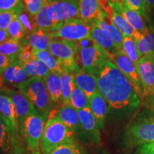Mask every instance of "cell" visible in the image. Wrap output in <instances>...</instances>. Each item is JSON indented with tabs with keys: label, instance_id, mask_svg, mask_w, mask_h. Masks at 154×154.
Masks as SVG:
<instances>
[{
	"label": "cell",
	"instance_id": "7",
	"mask_svg": "<svg viewBox=\"0 0 154 154\" xmlns=\"http://www.w3.org/2000/svg\"><path fill=\"white\" fill-rule=\"evenodd\" d=\"M48 50L68 71L74 73L79 68L77 63V42L55 38L50 44Z\"/></svg>",
	"mask_w": 154,
	"mask_h": 154
},
{
	"label": "cell",
	"instance_id": "17",
	"mask_svg": "<svg viewBox=\"0 0 154 154\" xmlns=\"http://www.w3.org/2000/svg\"><path fill=\"white\" fill-rule=\"evenodd\" d=\"M28 79L29 76L23 69L22 63L17 59L0 78V87H2L4 85H8L18 88L19 85Z\"/></svg>",
	"mask_w": 154,
	"mask_h": 154
},
{
	"label": "cell",
	"instance_id": "32",
	"mask_svg": "<svg viewBox=\"0 0 154 154\" xmlns=\"http://www.w3.org/2000/svg\"><path fill=\"white\" fill-rule=\"evenodd\" d=\"M24 46L21 42L9 38L7 41L0 44V54L9 57H18Z\"/></svg>",
	"mask_w": 154,
	"mask_h": 154
},
{
	"label": "cell",
	"instance_id": "49",
	"mask_svg": "<svg viewBox=\"0 0 154 154\" xmlns=\"http://www.w3.org/2000/svg\"><path fill=\"white\" fill-rule=\"evenodd\" d=\"M118 2H119V5H120L121 8H122V7H126L127 6L126 0H118Z\"/></svg>",
	"mask_w": 154,
	"mask_h": 154
},
{
	"label": "cell",
	"instance_id": "28",
	"mask_svg": "<svg viewBox=\"0 0 154 154\" xmlns=\"http://www.w3.org/2000/svg\"><path fill=\"white\" fill-rule=\"evenodd\" d=\"M61 84V103L62 105L70 104V99L75 86L74 73L65 70L60 74Z\"/></svg>",
	"mask_w": 154,
	"mask_h": 154
},
{
	"label": "cell",
	"instance_id": "4",
	"mask_svg": "<svg viewBox=\"0 0 154 154\" xmlns=\"http://www.w3.org/2000/svg\"><path fill=\"white\" fill-rule=\"evenodd\" d=\"M77 44V60L85 72L95 75L107 61L110 60L107 54L91 37L78 42Z\"/></svg>",
	"mask_w": 154,
	"mask_h": 154
},
{
	"label": "cell",
	"instance_id": "43",
	"mask_svg": "<svg viewBox=\"0 0 154 154\" xmlns=\"http://www.w3.org/2000/svg\"><path fill=\"white\" fill-rule=\"evenodd\" d=\"M18 57H9L0 54V78L2 76L4 73L6 72L7 69L16 61Z\"/></svg>",
	"mask_w": 154,
	"mask_h": 154
},
{
	"label": "cell",
	"instance_id": "14",
	"mask_svg": "<svg viewBox=\"0 0 154 154\" xmlns=\"http://www.w3.org/2000/svg\"><path fill=\"white\" fill-rule=\"evenodd\" d=\"M79 19L96 26L106 16L100 7L99 0H79Z\"/></svg>",
	"mask_w": 154,
	"mask_h": 154
},
{
	"label": "cell",
	"instance_id": "21",
	"mask_svg": "<svg viewBox=\"0 0 154 154\" xmlns=\"http://www.w3.org/2000/svg\"><path fill=\"white\" fill-rule=\"evenodd\" d=\"M74 76L75 85L82 90L88 98L99 91L95 75L86 72L79 67L74 72Z\"/></svg>",
	"mask_w": 154,
	"mask_h": 154
},
{
	"label": "cell",
	"instance_id": "3",
	"mask_svg": "<svg viewBox=\"0 0 154 154\" xmlns=\"http://www.w3.org/2000/svg\"><path fill=\"white\" fill-rule=\"evenodd\" d=\"M19 91L27 99L44 119H48L53 104L48 94L44 78L31 77L19 86Z\"/></svg>",
	"mask_w": 154,
	"mask_h": 154
},
{
	"label": "cell",
	"instance_id": "30",
	"mask_svg": "<svg viewBox=\"0 0 154 154\" xmlns=\"http://www.w3.org/2000/svg\"><path fill=\"white\" fill-rule=\"evenodd\" d=\"M135 43L140 57L147 56L154 51V33L150 30L148 33L141 34Z\"/></svg>",
	"mask_w": 154,
	"mask_h": 154
},
{
	"label": "cell",
	"instance_id": "1",
	"mask_svg": "<svg viewBox=\"0 0 154 154\" xmlns=\"http://www.w3.org/2000/svg\"><path fill=\"white\" fill-rule=\"evenodd\" d=\"M99 91L111 108L116 111H134L140 98L128 79L111 60L95 74Z\"/></svg>",
	"mask_w": 154,
	"mask_h": 154
},
{
	"label": "cell",
	"instance_id": "27",
	"mask_svg": "<svg viewBox=\"0 0 154 154\" xmlns=\"http://www.w3.org/2000/svg\"><path fill=\"white\" fill-rule=\"evenodd\" d=\"M97 26L113 40L116 47L119 50H122L124 36L117 29L109 17L106 16L103 20L98 23Z\"/></svg>",
	"mask_w": 154,
	"mask_h": 154
},
{
	"label": "cell",
	"instance_id": "15",
	"mask_svg": "<svg viewBox=\"0 0 154 154\" xmlns=\"http://www.w3.org/2000/svg\"><path fill=\"white\" fill-rule=\"evenodd\" d=\"M55 116L59 117L63 124L76 134V136L80 138L84 137V134L82 128V125H81L78 111L74 109L72 105H62L59 108V110L56 111Z\"/></svg>",
	"mask_w": 154,
	"mask_h": 154
},
{
	"label": "cell",
	"instance_id": "52",
	"mask_svg": "<svg viewBox=\"0 0 154 154\" xmlns=\"http://www.w3.org/2000/svg\"><path fill=\"white\" fill-rule=\"evenodd\" d=\"M29 154H41V153H29Z\"/></svg>",
	"mask_w": 154,
	"mask_h": 154
},
{
	"label": "cell",
	"instance_id": "29",
	"mask_svg": "<svg viewBox=\"0 0 154 154\" xmlns=\"http://www.w3.org/2000/svg\"><path fill=\"white\" fill-rule=\"evenodd\" d=\"M22 65L29 77L44 78L51 72L49 69L36 58L28 62L22 63Z\"/></svg>",
	"mask_w": 154,
	"mask_h": 154
},
{
	"label": "cell",
	"instance_id": "50",
	"mask_svg": "<svg viewBox=\"0 0 154 154\" xmlns=\"http://www.w3.org/2000/svg\"><path fill=\"white\" fill-rule=\"evenodd\" d=\"M146 57L149 58L150 60H151L154 64V51L151 52V54H148L147 56H146Z\"/></svg>",
	"mask_w": 154,
	"mask_h": 154
},
{
	"label": "cell",
	"instance_id": "46",
	"mask_svg": "<svg viewBox=\"0 0 154 154\" xmlns=\"http://www.w3.org/2000/svg\"><path fill=\"white\" fill-rule=\"evenodd\" d=\"M9 34L7 33V31L0 29V44L2 43V42L7 41V39H9Z\"/></svg>",
	"mask_w": 154,
	"mask_h": 154
},
{
	"label": "cell",
	"instance_id": "44",
	"mask_svg": "<svg viewBox=\"0 0 154 154\" xmlns=\"http://www.w3.org/2000/svg\"><path fill=\"white\" fill-rule=\"evenodd\" d=\"M135 154H154V143L140 146Z\"/></svg>",
	"mask_w": 154,
	"mask_h": 154
},
{
	"label": "cell",
	"instance_id": "45",
	"mask_svg": "<svg viewBox=\"0 0 154 154\" xmlns=\"http://www.w3.org/2000/svg\"><path fill=\"white\" fill-rule=\"evenodd\" d=\"M145 2L148 12H149V15L151 16V13L154 11V0H145Z\"/></svg>",
	"mask_w": 154,
	"mask_h": 154
},
{
	"label": "cell",
	"instance_id": "33",
	"mask_svg": "<svg viewBox=\"0 0 154 154\" xmlns=\"http://www.w3.org/2000/svg\"><path fill=\"white\" fill-rule=\"evenodd\" d=\"M70 104L77 111L89 106L88 98L85 93L75 85L70 99Z\"/></svg>",
	"mask_w": 154,
	"mask_h": 154
},
{
	"label": "cell",
	"instance_id": "6",
	"mask_svg": "<svg viewBox=\"0 0 154 154\" xmlns=\"http://www.w3.org/2000/svg\"><path fill=\"white\" fill-rule=\"evenodd\" d=\"M94 26L80 19H73L58 24L52 35L55 38L78 42L91 38Z\"/></svg>",
	"mask_w": 154,
	"mask_h": 154
},
{
	"label": "cell",
	"instance_id": "31",
	"mask_svg": "<svg viewBox=\"0 0 154 154\" xmlns=\"http://www.w3.org/2000/svg\"><path fill=\"white\" fill-rule=\"evenodd\" d=\"M48 3L34 17L37 29L45 31V32L54 33L57 29V26L54 23L48 16Z\"/></svg>",
	"mask_w": 154,
	"mask_h": 154
},
{
	"label": "cell",
	"instance_id": "36",
	"mask_svg": "<svg viewBox=\"0 0 154 154\" xmlns=\"http://www.w3.org/2000/svg\"><path fill=\"white\" fill-rule=\"evenodd\" d=\"M7 33L11 39L21 42L26 36L22 24L19 22L18 17L15 19L7 29Z\"/></svg>",
	"mask_w": 154,
	"mask_h": 154
},
{
	"label": "cell",
	"instance_id": "39",
	"mask_svg": "<svg viewBox=\"0 0 154 154\" xmlns=\"http://www.w3.org/2000/svg\"><path fill=\"white\" fill-rule=\"evenodd\" d=\"M24 8L31 15L35 17L49 2V0H23Z\"/></svg>",
	"mask_w": 154,
	"mask_h": 154
},
{
	"label": "cell",
	"instance_id": "40",
	"mask_svg": "<svg viewBox=\"0 0 154 154\" xmlns=\"http://www.w3.org/2000/svg\"><path fill=\"white\" fill-rule=\"evenodd\" d=\"M49 154H84L78 143H69L60 146Z\"/></svg>",
	"mask_w": 154,
	"mask_h": 154
},
{
	"label": "cell",
	"instance_id": "5",
	"mask_svg": "<svg viewBox=\"0 0 154 154\" xmlns=\"http://www.w3.org/2000/svg\"><path fill=\"white\" fill-rule=\"evenodd\" d=\"M45 119L38 113H34L25 119L19 128L23 141L31 153H40V142L43 134Z\"/></svg>",
	"mask_w": 154,
	"mask_h": 154
},
{
	"label": "cell",
	"instance_id": "24",
	"mask_svg": "<svg viewBox=\"0 0 154 154\" xmlns=\"http://www.w3.org/2000/svg\"><path fill=\"white\" fill-rule=\"evenodd\" d=\"M119 13L122 14L131 26L140 34H145L150 31V29L146 24L145 19L137 11L126 6L119 9Z\"/></svg>",
	"mask_w": 154,
	"mask_h": 154
},
{
	"label": "cell",
	"instance_id": "53",
	"mask_svg": "<svg viewBox=\"0 0 154 154\" xmlns=\"http://www.w3.org/2000/svg\"><path fill=\"white\" fill-rule=\"evenodd\" d=\"M73 1L76 2H79V0H73Z\"/></svg>",
	"mask_w": 154,
	"mask_h": 154
},
{
	"label": "cell",
	"instance_id": "10",
	"mask_svg": "<svg viewBox=\"0 0 154 154\" xmlns=\"http://www.w3.org/2000/svg\"><path fill=\"white\" fill-rule=\"evenodd\" d=\"M111 61L128 79L140 99H143V88L136 65L127 57L122 50H120Z\"/></svg>",
	"mask_w": 154,
	"mask_h": 154
},
{
	"label": "cell",
	"instance_id": "22",
	"mask_svg": "<svg viewBox=\"0 0 154 154\" xmlns=\"http://www.w3.org/2000/svg\"><path fill=\"white\" fill-rule=\"evenodd\" d=\"M91 38L107 54L110 60H111V59L120 51L116 47L113 40L97 25H96L92 29Z\"/></svg>",
	"mask_w": 154,
	"mask_h": 154
},
{
	"label": "cell",
	"instance_id": "51",
	"mask_svg": "<svg viewBox=\"0 0 154 154\" xmlns=\"http://www.w3.org/2000/svg\"><path fill=\"white\" fill-rule=\"evenodd\" d=\"M151 30L152 31V32H153V33H154V27H153H153H152L151 29Z\"/></svg>",
	"mask_w": 154,
	"mask_h": 154
},
{
	"label": "cell",
	"instance_id": "25",
	"mask_svg": "<svg viewBox=\"0 0 154 154\" xmlns=\"http://www.w3.org/2000/svg\"><path fill=\"white\" fill-rule=\"evenodd\" d=\"M34 54H35L36 59L42 61L49 69L51 72L60 75L65 70H67L64 68L62 63L58 60L49 50H45V51H35L34 50Z\"/></svg>",
	"mask_w": 154,
	"mask_h": 154
},
{
	"label": "cell",
	"instance_id": "23",
	"mask_svg": "<svg viewBox=\"0 0 154 154\" xmlns=\"http://www.w3.org/2000/svg\"><path fill=\"white\" fill-rule=\"evenodd\" d=\"M44 84L47 88L51 101L54 106H61V84L60 75L50 72L49 75L44 78Z\"/></svg>",
	"mask_w": 154,
	"mask_h": 154
},
{
	"label": "cell",
	"instance_id": "26",
	"mask_svg": "<svg viewBox=\"0 0 154 154\" xmlns=\"http://www.w3.org/2000/svg\"><path fill=\"white\" fill-rule=\"evenodd\" d=\"M111 19L114 26L124 36V37L128 36V37L132 38L134 41H136L141 35L131 26V24L127 22L126 19L123 17V15L119 13L118 11L113 10V16Z\"/></svg>",
	"mask_w": 154,
	"mask_h": 154
},
{
	"label": "cell",
	"instance_id": "9",
	"mask_svg": "<svg viewBox=\"0 0 154 154\" xmlns=\"http://www.w3.org/2000/svg\"><path fill=\"white\" fill-rule=\"evenodd\" d=\"M48 16L57 25L73 19H79L78 2L73 0H49Z\"/></svg>",
	"mask_w": 154,
	"mask_h": 154
},
{
	"label": "cell",
	"instance_id": "20",
	"mask_svg": "<svg viewBox=\"0 0 154 154\" xmlns=\"http://www.w3.org/2000/svg\"><path fill=\"white\" fill-rule=\"evenodd\" d=\"M88 103L98 128L101 130L103 128L108 113V103L99 91L96 92L88 98Z\"/></svg>",
	"mask_w": 154,
	"mask_h": 154
},
{
	"label": "cell",
	"instance_id": "47",
	"mask_svg": "<svg viewBox=\"0 0 154 154\" xmlns=\"http://www.w3.org/2000/svg\"><path fill=\"white\" fill-rule=\"evenodd\" d=\"M108 1H109V2L110 3L111 6L112 7V8L114 9L115 11H118L119 12V9H121V7L120 5H119L118 0H108Z\"/></svg>",
	"mask_w": 154,
	"mask_h": 154
},
{
	"label": "cell",
	"instance_id": "13",
	"mask_svg": "<svg viewBox=\"0 0 154 154\" xmlns=\"http://www.w3.org/2000/svg\"><path fill=\"white\" fill-rule=\"evenodd\" d=\"M143 88V98L154 96V64L146 56L140 58L136 65Z\"/></svg>",
	"mask_w": 154,
	"mask_h": 154
},
{
	"label": "cell",
	"instance_id": "42",
	"mask_svg": "<svg viewBox=\"0 0 154 154\" xmlns=\"http://www.w3.org/2000/svg\"><path fill=\"white\" fill-rule=\"evenodd\" d=\"M35 58V54H34V49L33 48L29 45H24L22 51L18 56L17 59L20 61L21 63H24L28 62Z\"/></svg>",
	"mask_w": 154,
	"mask_h": 154
},
{
	"label": "cell",
	"instance_id": "19",
	"mask_svg": "<svg viewBox=\"0 0 154 154\" xmlns=\"http://www.w3.org/2000/svg\"><path fill=\"white\" fill-rule=\"evenodd\" d=\"M54 38L52 33L36 29L32 33L25 36L21 41V43L23 46H30L35 51H45L49 49Z\"/></svg>",
	"mask_w": 154,
	"mask_h": 154
},
{
	"label": "cell",
	"instance_id": "11",
	"mask_svg": "<svg viewBox=\"0 0 154 154\" xmlns=\"http://www.w3.org/2000/svg\"><path fill=\"white\" fill-rule=\"evenodd\" d=\"M24 143L13 136L10 124L0 113V154H24Z\"/></svg>",
	"mask_w": 154,
	"mask_h": 154
},
{
	"label": "cell",
	"instance_id": "41",
	"mask_svg": "<svg viewBox=\"0 0 154 154\" xmlns=\"http://www.w3.org/2000/svg\"><path fill=\"white\" fill-rule=\"evenodd\" d=\"M19 13L12 11H0V29L7 30L11 22L18 17Z\"/></svg>",
	"mask_w": 154,
	"mask_h": 154
},
{
	"label": "cell",
	"instance_id": "38",
	"mask_svg": "<svg viewBox=\"0 0 154 154\" xmlns=\"http://www.w3.org/2000/svg\"><path fill=\"white\" fill-rule=\"evenodd\" d=\"M126 4L127 7L137 11L145 19L146 22L149 21V22H151L150 20L151 16L148 12L145 0H126Z\"/></svg>",
	"mask_w": 154,
	"mask_h": 154
},
{
	"label": "cell",
	"instance_id": "34",
	"mask_svg": "<svg viewBox=\"0 0 154 154\" xmlns=\"http://www.w3.org/2000/svg\"><path fill=\"white\" fill-rule=\"evenodd\" d=\"M122 51L127 56V57L135 65H136V63L139 61L140 57L138 54L135 41L132 38L128 37V36H124V41H123Z\"/></svg>",
	"mask_w": 154,
	"mask_h": 154
},
{
	"label": "cell",
	"instance_id": "37",
	"mask_svg": "<svg viewBox=\"0 0 154 154\" xmlns=\"http://www.w3.org/2000/svg\"><path fill=\"white\" fill-rule=\"evenodd\" d=\"M24 9L23 0H0V11H12L19 14Z\"/></svg>",
	"mask_w": 154,
	"mask_h": 154
},
{
	"label": "cell",
	"instance_id": "12",
	"mask_svg": "<svg viewBox=\"0 0 154 154\" xmlns=\"http://www.w3.org/2000/svg\"><path fill=\"white\" fill-rule=\"evenodd\" d=\"M0 91L5 94V95L8 96L12 101L15 111H16L17 119L18 121L19 128L29 116L32 113H38L34 106L19 91H15L11 88H5L3 87H0Z\"/></svg>",
	"mask_w": 154,
	"mask_h": 154
},
{
	"label": "cell",
	"instance_id": "35",
	"mask_svg": "<svg viewBox=\"0 0 154 154\" xmlns=\"http://www.w3.org/2000/svg\"><path fill=\"white\" fill-rule=\"evenodd\" d=\"M18 19L21 24H22L24 27L25 32H26V36L30 34L31 33L34 32L37 27L35 22V18L34 17L31 15L29 13L24 9L22 11H21L18 15Z\"/></svg>",
	"mask_w": 154,
	"mask_h": 154
},
{
	"label": "cell",
	"instance_id": "2",
	"mask_svg": "<svg viewBox=\"0 0 154 154\" xmlns=\"http://www.w3.org/2000/svg\"><path fill=\"white\" fill-rule=\"evenodd\" d=\"M76 136L57 116L49 117L44 126L40 149L43 154H49L60 146L76 143Z\"/></svg>",
	"mask_w": 154,
	"mask_h": 154
},
{
	"label": "cell",
	"instance_id": "16",
	"mask_svg": "<svg viewBox=\"0 0 154 154\" xmlns=\"http://www.w3.org/2000/svg\"><path fill=\"white\" fill-rule=\"evenodd\" d=\"M0 113L8 121L10 124L13 136L17 141L23 143L19 131V126L17 119L16 111L12 101L8 96L0 91Z\"/></svg>",
	"mask_w": 154,
	"mask_h": 154
},
{
	"label": "cell",
	"instance_id": "48",
	"mask_svg": "<svg viewBox=\"0 0 154 154\" xmlns=\"http://www.w3.org/2000/svg\"><path fill=\"white\" fill-rule=\"evenodd\" d=\"M148 98H149V101H150V102H151L150 106H151L152 112H153V114L154 116V96H148Z\"/></svg>",
	"mask_w": 154,
	"mask_h": 154
},
{
	"label": "cell",
	"instance_id": "18",
	"mask_svg": "<svg viewBox=\"0 0 154 154\" xmlns=\"http://www.w3.org/2000/svg\"><path fill=\"white\" fill-rule=\"evenodd\" d=\"M78 113L84 136H86L94 143H99V129L89 106L81 109L78 111Z\"/></svg>",
	"mask_w": 154,
	"mask_h": 154
},
{
	"label": "cell",
	"instance_id": "8",
	"mask_svg": "<svg viewBox=\"0 0 154 154\" xmlns=\"http://www.w3.org/2000/svg\"><path fill=\"white\" fill-rule=\"evenodd\" d=\"M127 136L135 145L154 143V116L139 117L133 121L127 129Z\"/></svg>",
	"mask_w": 154,
	"mask_h": 154
}]
</instances>
